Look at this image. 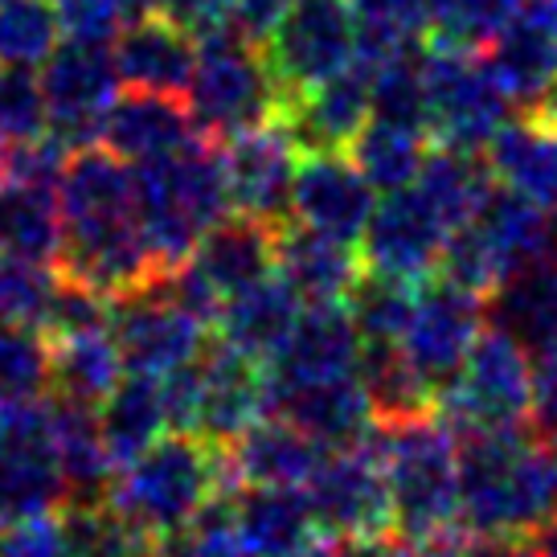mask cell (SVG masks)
Segmentation results:
<instances>
[{"mask_svg": "<svg viewBox=\"0 0 557 557\" xmlns=\"http://www.w3.org/2000/svg\"><path fill=\"white\" fill-rule=\"evenodd\" d=\"M58 275L103 299H127L160 278L136 206V169L107 148L70 152L62 176Z\"/></svg>", "mask_w": 557, "mask_h": 557, "instance_id": "6da1fadb", "label": "cell"}, {"mask_svg": "<svg viewBox=\"0 0 557 557\" xmlns=\"http://www.w3.org/2000/svg\"><path fill=\"white\" fill-rule=\"evenodd\" d=\"M557 521V447L533 426L459 435L463 537H533Z\"/></svg>", "mask_w": 557, "mask_h": 557, "instance_id": "7a4b0ae2", "label": "cell"}, {"mask_svg": "<svg viewBox=\"0 0 557 557\" xmlns=\"http://www.w3.org/2000/svg\"><path fill=\"white\" fill-rule=\"evenodd\" d=\"M373 447L382 455L394 500V529L418 554L463 537L459 524V435L443 418L414 414L377 422Z\"/></svg>", "mask_w": 557, "mask_h": 557, "instance_id": "3957f363", "label": "cell"}, {"mask_svg": "<svg viewBox=\"0 0 557 557\" xmlns=\"http://www.w3.org/2000/svg\"><path fill=\"white\" fill-rule=\"evenodd\" d=\"M136 206L160 275L185 267L234 209L222 169V144L197 139L173 157L139 164Z\"/></svg>", "mask_w": 557, "mask_h": 557, "instance_id": "277c9868", "label": "cell"}, {"mask_svg": "<svg viewBox=\"0 0 557 557\" xmlns=\"http://www.w3.org/2000/svg\"><path fill=\"white\" fill-rule=\"evenodd\" d=\"M234 471L226 447H213L197 435H164L157 447L120 468L107 505L144 529L152 541L181 533L185 524L206 512L218 496H234Z\"/></svg>", "mask_w": 557, "mask_h": 557, "instance_id": "5b68a950", "label": "cell"}, {"mask_svg": "<svg viewBox=\"0 0 557 557\" xmlns=\"http://www.w3.org/2000/svg\"><path fill=\"white\" fill-rule=\"evenodd\" d=\"M557 262V213L496 185L480 213L447 243L438 278L492 299L505 283Z\"/></svg>", "mask_w": 557, "mask_h": 557, "instance_id": "8992f818", "label": "cell"}, {"mask_svg": "<svg viewBox=\"0 0 557 557\" xmlns=\"http://www.w3.org/2000/svg\"><path fill=\"white\" fill-rule=\"evenodd\" d=\"M185 103L201 136L213 144H230L283 120L287 90L278 87L259 41H250L238 29H226L197 41V66H193Z\"/></svg>", "mask_w": 557, "mask_h": 557, "instance_id": "52a82bcc", "label": "cell"}, {"mask_svg": "<svg viewBox=\"0 0 557 557\" xmlns=\"http://www.w3.org/2000/svg\"><path fill=\"white\" fill-rule=\"evenodd\" d=\"M176 435H197L213 447H234L238 438L271 414L267 406V369L230 345H213L164 382Z\"/></svg>", "mask_w": 557, "mask_h": 557, "instance_id": "ba28073f", "label": "cell"}, {"mask_svg": "<svg viewBox=\"0 0 557 557\" xmlns=\"http://www.w3.org/2000/svg\"><path fill=\"white\" fill-rule=\"evenodd\" d=\"M435 414L455 435L521 431L533 418V352L508 332L487 324L468 366L438 394Z\"/></svg>", "mask_w": 557, "mask_h": 557, "instance_id": "9c48e42d", "label": "cell"}, {"mask_svg": "<svg viewBox=\"0 0 557 557\" xmlns=\"http://www.w3.org/2000/svg\"><path fill=\"white\" fill-rule=\"evenodd\" d=\"M512 123V99L480 50H426V132L438 148L487 152Z\"/></svg>", "mask_w": 557, "mask_h": 557, "instance_id": "30bf717a", "label": "cell"}, {"mask_svg": "<svg viewBox=\"0 0 557 557\" xmlns=\"http://www.w3.org/2000/svg\"><path fill=\"white\" fill-rule=\"evenodd\" d=\"M366 21L357 13V0H296L292 13L275 25V34L262 41L287 99L357 66Z\"/></svg>", "mask_w": 557, "mask_h": 557, "instance_id": "8fae6325", "label": "cell"}, {"mask_svg": "<svg viewBox=\"0 0 557 557\" xmlns=\"http://www.w3.org/2000/svg\"><path fill=\"white\" fill-rule=\"evenodd\" d=\"M487 324H492L487 299L451 283V278L435 275L431 283L418 287L414 315L401 332L398 348L435 401L455 382V373L468 366L471 348L480 345Z\"/></svg>", "mask_w": 557, "mask_h": 557, "instance_id": "7c38bea8", "label": "cell"}, {"mask_svg": "<svg viewBox=\"0 0 557 557\" xmlns=\"http://www.w3.org/2000/svg\"><path fill=\"white\" fill-rule=\"evenodd\" d=\"M304 492L312 500L320 533L329 541L366 545V541L389 537V529H394V500H389V484H385V468L373 447V435L366 443L324 451Z\"/></svg>", "mask_w": 557, "mask_h": 557, "instance_id": "4fadbf2b", "label": "cell"}, {"mask_svg": "<svg viewBox=\"0 0 557 557\" xmlns=\"http://www.w3.org/2000/svg\"><path fill=\"white\" fill-rule=\"evenodd\" d=\"M111 336L120 345L123 369L132 377H152V382L176 377L213 345L209 324L169 296L164 278L111 304Z\"/></svg>", "mask_w": 557, "mask_h": 557, "instance_id": "5bb4252c", "label": "cell"}, {"mask_svg": "<svg viewBox=\"0 0 557 557\" xmlns=\"http://www.w3.org/2000/svg\"><path fill=\"white\" fill-rule=\"evenodd\" d=\"M41 95L50 111V136L70 152L95 148V139H103L107 115L123 99L115 50L90 41H62L41 66Z\"/></svg>", "mask_w": 557, "mask_h": 557, "instance_id": "9a60e30c", "label": "cell"}, {"mask_svg": "<svg viewBox=\"0 0 557 557\" xmlns=\"http://www.w3.org/2000/svg\"><path fill=\"white\" fill-rule=\"evenodd\" d=\"M66 508V480L53 455L50 401L0 414V529Z\"/></svg>", "mask_w": 557, "mask_h": 557, "instance_id": "2e32d148", "label": "cell"}, {"mask_svg": "<svg viewBox=\"0 0 557 557\" xmlns=\"http://www.w3.org/2000/svg\"><path fill=\"white\" fill-rule=\"evenodd\" d=\"M451 238V226L438 218V209L418 193V185H410V189L377 197V209L361 238V259L373 275L422 283L438 275Z\"/></svg>", "mask_w": 557, "mask_h": 557, "instance_id": "e0dca14e", "label": "cell"}, {"mask_svg": "<svg viewBox=\"0 0 557 557\" xmlns=\"http://www.w3.org/2000/svg\"><path fill=\"white\" fill-rule=\"evenodd\" d=\"M299 164H304V152L296 148V139L283 132V123H271V127L222 144L230 206L238 209V218L283 230L292 222Z\"/></svg>", "mask_w": 557, "mask_h": 557, "instance_id": "ac0fdd59", "label": "cell"}, {"mask_svg": "<svg viewBox=\"0 0 557 557\" xmlns=\"http://www.w3.org/2000/svg\"><path fill=\"white\" fill-rule=\"evenodd\" d=\"M521 115H549L557 95V0H521V9L484 46Z\"/></svg>", "mask_w": 557, "mask_h": 557, "instance_id": "d6986e66", "label": "cell"}, {"mask_svg": "<svg viewBox=\"0 0 557 557\" xmlns=\"http://www.w3.org/2000/svg\"><path fill=\"white\" fill-rule=\"evenodd\" d=\"M373 209H377V189L369 185L348 152L304 157L296 197H292V226L361 246Z\"/></svg>", "mask_w": 557, "mask_h": 557, "instance_id": "ffe728a7", "label": "cell"}, {"mask_svg": "<svg viewBox=\"0 0 557 557\" xmlns=\"http://www.w3.org/2000/svg\"><path fill=\"white\" fill-rule=\"evenodd\" d=\"M369 120H373V70L366 58H357V66H348L345 74L287 99L278 123L296 139L304 157H336L352 148V139L361 136Z\"/></svg>", "mask_w": 557, "mask_h": 557, "instance_id": "44dd1931", "label": "cell"}, {"mask_svg": "<svg viewBox=\"0 0 557 557\" xmlns=\"http://www.w3.org/2000/svg\"><path fill=\"white\" fill-rule=\"evenodd\" d=\"M361 352H366V341L345 304L308 308L296 332L287 336V345L267 366V398L283 389H299V385L352 377L361 369Z\"/></svg>", "mask_w": 557, "mask_h": 557, "instance_id": "7402d4cb", "label": "cell"}, {"mask_svg": "<svg viewBox=\"0 0 557 557\" xmlns=\"http://www.w3.org/2000/svg\"><path fill=\"white\" fill-rule=\"evenodd\" d=\"M201 127L193 120L185 95H148V90H127L115 111L107 115L103 148L123 164H152L197 144Z\"/></svg>", "mask_w": 557, "mask_h": 557, "instance_id": "603a6c76", "label": "cell"}, {"mask_svg": "<svg viewBox=\"0 0 557 557\" xmlns=\"http://www.w3.org/2000/svg\"><path fill=\"white\" fill-rule=\"evenodd\" d=\"M267 406H271V414L299 426L324 451L366 443L377 431V414H373V401H369L366 385H361V373L336 377V382L283 389V394H271Z\"/></svg>", "mask_w": 557, "mask_h": 557, "instance_id": "cb8c5ba5", "label": "cell"}, {"mask_svg": "<svg viewBox=\"0 0 557 557\" xmlns=\"http://www.w3.org/2000/svg\"><path fill=\"white\" fill-rule=\"evenodd\" d=\"M50 431L53 455L66 480V508L107 505L111 484L120 475V463L111 459V447L99 426V410L78 401L53 398L50 401Z\"/></svg>", "mask_w": 557, "mask_h": 557, "instance_id": "d4e9b609", "label": "cell"}, {"mask_svg": "<svg viewBox=\"0 0 557 557\" xmlns=\"http://www.w3.org/2000/svg\"><path fill=\"white\" fill-rule=\"evenodd\" d=\"M226 459L238 487H308L324 447L292 422L267 414L234 447H226Z\"/></svg>", "mask_w": 557, "mask_h": 557, "instance_id": "484cf974", "label": "cell"}, {"mask_svg": "<svg viewBox=\"0 0 557 557\" xmlns=\"http://www.w3.org/2000/svg\"><path fill=\"white\" fill-rule=\"evenodd\" d=\"M115 66L127 90H148V95H185L197 66V41L185 29L169 21L139 17L120 34Z\"/></svg>", "mask_w": 557, "mask_h": 557, "instance_id": "4316f807", "label": "cell"}, {"mask_svg": "<svg viewBox=\"0 0 557 557\" xmlns=\"http://www.w3.org/2000/svg\"><path fill=\"white\" fill-rule=\"evenodd\" d=\"M361 275H366V259L357 246L299 230L292 222L278 234V278H287L308 308L345 304Z\"/></svg>", "mask_w": 557, "mask_h": 557, "instance_id": "83f0119b", "label": "cell"}, {"mask_svg": "<svg viewBox=\"0 0 557 557\" xmlns=\"http://www.w3.org/2000/svg\"><path fill=\"white\" fill-rule=\"evenodd\" d=\"M234 512L250 557H304L324 541L304 487H243Z\"/></svg>", "mask_w": 557, "mask_h": 557, "instance_id": "f1b7e54d", "label": "cell"}, {"mask_svg": "<svg viewBox=\"0 0 557 557\" xmlns=\"http://www.w3.org/2000/svg\"><path fill=\"white\" fill-rule=\"evenodd\" d=\"M304 312H308V304L296 296V287L275 275L230 299L218 315V341L267 369L271 357L287 345V336L296 332Z\"/></svg>", "mask_w": 557, "mask_h": 557, "instance_id": "f546056e", "label": "cell"}, {"mask_svg": "<svg viewBox=\"0 0 557 557\" xmlns=\"http://www.w3.org/2000/svg\"><path fill=\"white\" fill-rule=\"evenodd\" d=\"M496 185L557 213V123L549 115H521L484 152Z\"/></svg>", "mask_w": 557, "mask_h": 557, "instance_id": "4dcf8cb0", "label": "cell"}, {"mask_svg": "<svg viewBox=\"0 0 557 557\" xmlns=\"http://www.w3.org/2000/svg\"><path fill=\"white\" fill-rule=\"evenodd\" d=\"M0 255L29 262L62 255V201L53 185L0 173Z\"/></svg>", "mask_w": 557, "mask_h": 557, "instance_id": "1f68e13d", "label": "cell"}, {"mask_svg": "<svg viewBox=\"0 0 557 557\" xmlns=\"http://www.w3.org/2000/svg\"><path fill=\"white\" fill-rule=\"evenodd\" d=\"M99 426L111 447V459L127 468L132 459L157 447L160 438L173 431V414H169V394L164 382L152 377H123V385L99 406Z\"/></svg>", "mask_w": 557, "mask_h": 557, "instance_id": "d6a6232c", "label": "cell"}, {"mask_svg": "<svg viewBox=\"0 0 557 557\" xmlns=\"http://www.w3.org/2000/svg\"><path fill=\"white\" fill-rule=\"evenodd\" d=\"M492 324L521 341L533 357H557V262L505 283L487 299Z\"/></svg>", "mask_w": 557, "mask_h": 557, "instance_id": "836d02e7", "label": "cell"}, {"mask_svg": "<svg viewBox=\"0 0 557 557\" xmlns=\"http://www.w3.org/2000/svg\"><path fill=\"white\" fill-rule=\"evenodd\" d=\"M352 164L366 173V181L382 193H398L410 189L422 173V164L431 157V132L426 127H414V123H398V120H373L361 127V136L352 139L348 148Z\"/></svg>", "mask_w": 557, "mask_h": 557, "instance_id": "e575fe53", "label": "cell"}, {"mask_svg": "<svg viewBox=\"0 0 557 557\" xmlns=\"http://www.w3.org/2000/svg\"><path fill=\"white\" fill-rule=\"evenodd\" d=\"M414 185L438 209V218L451 226V234H459L480 213V206H484L487 197H492L496 176H492V164H487L484 152L438 148V152L426 157Z\"/></svg>", "mask_w": 557, "mask_h": 557, "instance_id": "d590c367", "label": "cell"}, {"mask_svg": "<svg viewBox=\"0 0 557 557\" xmlns=\"http://www.w3.org/2000/svg\"><path fill=\"white\" fill-rule=\"evenodd\" d=\"M123 377H127V369H123L120 345H115L111 329L53 341V389H58V398L99 410L123 385Z\"/></svg>", "mask_w": 557, "mask_h": 557, "instance_id": "8d00e7d4", "label": "cell"}, {"mask_svg": "<svg viewBox=\"0 0 557 557\" xmlns=\"http://www.w3.org/2000/svg\"><path fill=\"white\" fill-rule=\"evenodd\" d=\"M53 385V345L46 332L0 324V414L41 406Z\"/></svg>", "mask_w": 557, "mask_h": 557, "instance_id": "74e56055", "label": "cell"}, {"mask_svg": "<svg viewBox=\"0 0 557 557\" xmlns=\"http://www.w3.org/2000/svg\"><path fill=\"white\" fill-rule=\"evenodd\" d=\"M357 373H361V385H366L369 401H373L377 422H401V418L435 410V398L414 377V369L406 366L398 345H366Z\"/></svg>", "mask_w": 557, "mask_h": 557, "instance_id": "f35d334b", "label": "cell"}, {"mask_svg": "<svg viewBox=\"0 0 557 557\" xmlns=\"http://www.w3.org/2000/svg\"><path fill=\"white\" fill-rule=\"evenodd\" d=\"M62 46L53 0H0V66H46Z\"/></svg>", "mask_w": 557, "mask_h": 557, "instance_id": "ab89813d", "label": "cell"}, {"mask_svg": "<svg viewBox=\"0 0 557 557\" xmlns=\"http://www.w3.org/2000/svg\"><path fill=\"white\" fill-rule=\"evenodd\" d=\"M414 283L366 271L361 283L352 287V296L345 299V308L366 345H398L406 324H410V315H414Z\"/></svg>", "mask_w": 557, "mask_h": 557, "instance_id": "60d3db41", "label": "cell"}, {"mask_svg": "<svg viewBox=\"0 0 557 557\" xmlns=\"http://www.w3.org/2000/svg\"><path fill=\"white\" fill-rule=\"evenodd\" d=\"M62 529H66L74 557H160V541L136 529L111 505L66 508Z\"/></svg>", "mask_w": 557, "mask_h": 557, "instance_id": "b9f144b4", "label": "cell"}, {"mask_svg": "<svg viewBox=\"0 0 557 557\" xmlns=\"http://www.w3.org/2000/svg\"><path fill=\"white\" fill-rule=\"evenodd\" d=\"M58 287H62V275L53 271L50 262L0 255V324L41 332Z\"/></svg>", "mask_w": 557, "mask_h": 557, "instance_id": "7bdbcfd3", "label": "cell"}, {"mask_svg": "<svg viewBox=\"0 0 557 557\" xmlns=\"http://www.w3.org/2000/svg\"><path fill=\"white\" fill-rule=\"evenodd\" d=\"M50 136V111L41 95V74L0 66V152L25 148Z\"/></svg>", "mask_w": 557, "mask_h": 557, "instance_id": "ee69618b", "label": "cell"}, {"mask_svg": "<svg viewBox=\"0 0 557 557\" xmlns=\"http://www.w3.org/2000/svg\"><path fill=\"white\" fill-rule=\"evenodd\" d=\"M160 557H250L238 533L234 496H218L181 533L160 541Z\"/></svg>", "mask_w": 557, "mask_h": 557, "instance_id": "f6af8a7d", "label": "cell"}, {"mask_svg": "<svg viewBox=\"0 0 557 557\" xmlns=\"http://www.w3.org/2000/svg\"><path fill=\"white\" fill-rule=\"evenodd\" d=\"M62 21V41H90V46H115L132 25L127 0H53Z\"/></svg>", "mask_w": 557, "mask_h": 557, "instance_id": "bcb514c9", "label": "cell"}, {"mask_svg": "<svg viewBox=\"0 0 557 557\" xmlns=\"http://www.w3.org/2000/svg\"><path fill=\"white\" fill-rule=\"evenodd\" d=\"M529 426L557 443V357H533V418Z\"/></svg>", "mask_w": 557, "mask_h": 557, "instance_id": "7dc6e473", "label": "cell"}, {"mask_svg": "<svg viewBox=\"0 0 557 557\" xmlns=\"http://www.w3.org/2000/svg\"><path fill=\"white\" fill-rule=\"evenodd\" d=\"M292 4L296 0H234V29L262 46L278 21L292 13Z\"/></svg>", "mask_w": 557, "mask_h": 557, "instance_id": "c3c4849f", "label": "cell"}, {"mask_svg": "<svg viewBox=\"0 0 557 557\" xmlns=\"http://www.w3.org/2000/svg\"><path fill=\"white\" fill-rule=\"evenodd\" d=\"M352 557H422V554L401 537H377V541H366V545H352Z\"/></svg>", "mask_w": 557, "mask_h": 557, "instance_id": "681fc988", "label": "cell"}, {"mask_svg": "<svg viewBox=\"0 0 557 557\" xmlns=\"http://www.w3.org/2000/svg\"><path fill=\"white\" fill-rule=\"evenodd\" d=\"M529 557H557V521L541 524L529 537Z\"/></svg>", "mask_w": 557, "mask_h": 557, "instance_id": "f907efd6", "label": "cell"}, {"mask_svg": "<svg viewBox=\"0 0 557 557\" xmlns=\"http://www.w3.org/2000/svg\"><path fill=\"white\" fill-rule=\"evenodd\" d=\"M304 557H352V545H341V541H320V545H312Z\"/></svg>", "mask_w": 557, "mask_h": 557, "instance_id": "816d5d0a", "label": "cell"}, {"mask_svg": "<svg viewBox=\"0 0 557 557\" xmlns=\"http://www.w3.org/2000/svg\"><path fill=\"white\" fill-rule=\"evenodd\" d=\"M422 557H463V537L447 541V545H438V549H426Z\"/></svg>", "mask_w": 557, "mask_h": 557, "instance_id": "f5cc1de1", "label": "cell"}, {"mask_svg": "<svg viewBox=\"0 0 557 557\" xmlns=\"http://www.w3.org/2000/svg\"><path fill=\"white\" fill-rule=\"evenodd\" d=\"M549 120L557 123V95H554V103H549Z\"/></svg>", "mask_w": 557, "mask_h": 557, "instance_id": "db71d44e", "label": "cell"}, {"mask_svg": "<svg viewBox=\"0 0 557 557\" xmlns=\"http://www.w3.org/2000/svg\"><path fill=\"white\" fill-rule=\"evenodd\" d=\"M0 557H4V545H0Z\"/></svg>", "mask_w": 557, "mask_h": 557, "instance_id": "11a10c76", "label": "cell"}]
</instances>
